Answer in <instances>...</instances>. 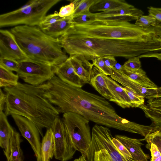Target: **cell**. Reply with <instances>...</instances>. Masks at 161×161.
Returning a JSON list of instances; mask_svg holds the SVG:
<instances>
[{
    "mask_svg": "<svg viewBox=\"0 0 161 161\" xmlns=\"http://www.w3.org/2000/svg\"><path fill=\"white\" fill-rule=\"evenodd\" d=\"M44 96L59 113H77L89 121L130 132L133 122L123 118L105 98L67 84L56 75L42 84Z\"/></svg>",
    "mask_w": 161,
    "mask_h": 161,
    "instance_id": "obj_1",
    "label": "cell"
},
{
    "mask_svg": "<svg viewBox=\"0 0 161 161\" xmlns=\"http://www.w3.org/2000/svg\"><path fill=\"white\" fill-rule=\"evenodd\" d=\"M65 52L89 61L99 57L113 56L126 59L158 52L156 41L133 42L106 39L72 34L66 32L58 38Z\"/></svg>",
    "mask_w": 161,
    "mask_h": 161,
    "instance_id": "obj_2",
    "label": "cell"
},
{
    "mask_svg": "<svg viewBox=\"0 0 161 161\" xmlns=\"http://www.w3.org/2000/svg\"><path fill=\"white\" fill-rule=\"evenodd\" d=\"M3 90L6 115L26 118L35 125L42 137L43 129L51 128L54 119L59 117L57 108L44 96L42 84L33 86L19 82L14 86L4 87Z\"/></svg>",
    "mask_w": 161,
    "mask_h": 161,
    "instance_id": "obj_3",
    "label": "cell"
},
{
    "mask_svg": "<svg viewBox=\"0 0 161 161\" xmlns=\"http://www.w3.org/2000/svg\"><path fill=\"white\" fill-rule=\"evenodd\" d=\"M67 31L86 36L133 42L161 40V24L144 28L128 21L96 20L86 25L73 24Z\"/></svg>",
    "mask_w": 161,
    "mask_h": 161,
    "instance_id": "obj_4",
    "label": "cell"
},
{
    "mask_svg": "<svg viewBox=\"0 0 161 161\" xmlns=\"http://www.w3.org/2000/svg\"><path fill=\"white\" fill-rule=\"evenodd\" d=\"M10 31L22 51L32 60L53 66L69 57L63 51L58 38L47 35L39 26L20 25Z\"/></svg>",
    "mask_w": 161,
    "mask_h": 161,
    "instance_id": "obj_5",
    "label": "cell"
},
{
    "mask_svg": "<svg viewBox=\"0 0 161 161\" xmlns=\"http://www.w3.org/2000/svg\"><path fill=\"white\" fill-rule=\"evenodd\" d=\"M61 0H31L14 10L0 15V27L39 26L48 11Z\"/></svg>",
    "mask_w": 161,
    "mask_h": 161,
    "instance_id": "obj_6",
    "label": "cell"
},
{
    "mask_svg": "<svg viewBox=\"0 0 161 161\" xmlns=\"http://www.w3.org/2000/svg\"><path fill=\"white\" fill-rule=\"evenodd\" d=\"M62 120L74 148L83 154L89 148L92 138L89 121L76 113L63 114Z\"/></svg>",
    "mask_w": 161,
    "mask_h": 161,
    "instance_id": "obj_7",
    "label": "cell"
},
{
    "mask_svg": "<svg viewBox=\"0 0 161 161\" xmlns=\"http://www.w3.org/2000/svg\"><path fill=\"white\" fill-rule=\"evenodd\" d=\"M19 62V68L17 74L25 83L38 86L55 75L53 66L48 64L30 58Z\"/></svg>",
    "mask_w": 161,
    "mask_h": 161,
    "instance_id": "obj_8",
    "label": "cell"
},
{
    "mask_svg": "<svg viewBox=\"0 0 161 161\" xmlns=\"http://www.w3.org/2000/svg\"><path fill=\"white\" fill-rule=\"evenodd\" d=\"M113 136L107 127L96 124L92 129V140L90 147L86 152L105 150L112 161H136L122 155L114 145Z\"/></svg>",
    "mask_w": 161,
    "mask_h": 161,
    "instance_id": "obj_9",
    "label": "cell"
},
{
    "mask_svg": "<svg viewBox=\"0 0 161 161\" xmlns=\"http://www.w3.org/2000/svg\"><path fill=\"white\" fill-rule=\"evenodd\" d=\"M51 128L54 140L55 158L60 161L71 159L76 150L72 145L62 119L59 117L56 118Z\"/></svg>",
    "mask_w": 161,
    "mask_h": 161,
    "instance_id": "obj_10",
    "label": "cell"
},
{
    "mask_svg": "<svg viewBox=\"0 0 161 161\" xmlns=\"http://www.w3.org/2000/svg\"><path fill=\"white\" fill-rule=\"evenodd\" d=\"M11 116L22 136L29 142L33 150L37 161H42L39 132L35 125L26 118L17 114Z\"/></svg>",
    "mask_w": 161,
    "mask_h": 161,
    "instance_id": "obj_11",
    "label": "cell"
},
{
    "mask_svg": "<svg viewBox=\"0 0 161 161\" xmlns=\"http://www.w3.org/2000/svg\"><path fill=\"white\" fill-rule=\"evenodd\" d=\"M0 58L20 62L29 58L21 50L10 31L0 30Z\"/></svg>",
    "mask_w": 161,
    "mask_h": 161,
    "instance_id": "obj_12",
    "label": "cell"
},
{
    "mask_svg": "<svg viewBox=\"0 0 161 161\" xmlns=\"http://www.w3.org/2000/svg\"><path fill=\"white\" fill-rule=\"evenodd\" d=\"M113 74L110 77L121 84L128 87L138 94L147 99V103L161 98V87L152 88L144 87L133 81L120 72L115 67L112 69Z\"/></svg>",
    "mask_w": 161,
    "mask_h": 161,
    "instance_id": "obj_13",
    "label": "cell"
},
{
    "mask_svg": "<svg viewBox=\"0 0 161 161\" xmlns=\"http://www.w3.org/2000/svg\"><path fill=\"white\" fill-rule=\"evenodd\" d=\"M143 14L144 12L142 10L129 3L119 8L96 13V20L128 22L136 20Z\"/></svg>",
    "mask_w": 161,
    "mask_h": 161,
    "instance_id": "obj_14",
    "label": "cell"
},
{
    "mask_svg": "<svg viewBox=\"0 0 161 161\" xmlns=\"http://www.w3.org/2000/svg\"><path fill=\"white\" fill-rule=\"evenodd\" d=\"M53 69L55 75L65 83L79 88L84 84L75 72L69 57L63 63L53 66Z\"/></svg>",
    "mask_w": 161,
    "mask_h": 161,
    "instance_id": "obj_15",
    "label": "cell"
},
{
    "mask_svg": "<svg viewBox=\"0 0 161 161\" xmlns=\"http://www.w3.org/2000/svg\"><path fill=\"white\" fill-rule=\"evenodd\" d=\"M115 138L124 145L136 161H148L150 158L149 155L145 153L141 148L144 145L142 142L145 140V138L136 139L118 135H116Z\"/></svg>",
    "mask_w": 161,
    "mask_h": 161,
    "instance_id": "obj_16",
    "label": "cell"
},
{
    "mask_svg": "<svg viewBox=\"0 0 161 161\" xmlns=\"http://www.w3.org/2000/svg\"><path fill=\"white\" fill-rule=\"evenodd\" d=\"M103 75L108 88L114 98V103L124 108H133L131 101L123 87L111 77L104 74Z\"/></svg>",
    "mask_w": 161,
    "mask_h": 161,
    "instance_id": "obj_17",
    "label": "cell"
},
{
    "mask_svg": "<svg viewBox=\"0 0 161 161\" xmlns=\"http://www.w3.org/2000/svg\"><path fill=\"white\" fill-rule=\"evenodd\" d=\"M7 116L4 111L0 112V146L6 158L11 152V140L14 130Z\"/></svg>",
    "mask_w": 161,
    "mask_h": 161,
    "instance_id": "obj_18",
    "label": "cell"
},
{
    "mask_svg": "<svg viewBox=\"0 0 161 161\" xmlns=\"http://www.w3.org/2000/svg\"><path fill=\"white\" fill-rule=\"evenodd\" d=\"M75 72L84 84L90 83L93 66L89 61L75 56L69 57Z\"/></svg>",
    "mask_w": 161,
    "mask_h": 161,
    "instance_id": "obj_19",
    "label": "cell"
},
{
    "mask_svg": "<svg viewBox=\"0 0 161 161\" xmlns=\"http://www.w3.org/2000/svg\"><path fill=\"white\" fill-rule=\"evenodd\" d=\"M90 84L103 97L115 102L114 98L108 88L103 74L95 67H93Z\"/></svg>",
    "mask_w": 161,
    "mask_h": 161,
    "instance_id": "obj_20",
    "label": "cell"
},
{
    "mask_svg": "<svg viewBox=\"0 0 161 161\" xmlns=\"http://www.w3.org/2000/svg\"><path fill=\"white\" fill-rule=\"evenodd\" d=\"M73 24L72 15L63 18L46 28L41 29L45 33L55 38H58L65 33Z\"/></svg>",
    "mask_w": 161,
    "mask_h": 161,
    "instance_id": "obj_21",
    "label": "cell"
},
{
    "mask_svg": "<svg viewBox=\"0 0 161 161\" xmlns=\"http://www.w3.org/2000/svg\"><path fill=\"white\" fill-rule=\"evenodd\" d=\"M42 161H50L54 155L55 143L51 128L47 129L42 137L41 149Z\"/></svg>",
    "mask_w": 161,
    "mask_h": 161,
    "instance_id": "obj_22",
    "label": "cell"
},
{
    "mask_svg": "<svg viewBox=\"0 0 161 161\" xmlns=\"http://www.w3.org/2000/svg\"><path fill=\"white\" fill-rule=\"evenodd\" d=\"M117 69L131 80L144 87L152 88L158 87L148 77L146 72L141 68L136 72H132L126 69L122 65Z\"/></svg>",
    "mask_w": 161,
    "mask_h": 161,
    "instance_id": "obj_23",
    "label": "cell"
},
{
    "mask_svg": "<svg viewBox=\"0 0 161 161\" xmlns=\"http://www.w3.org/2000/svg\"><path fill=\"white\" fill-rule=\"evenodd\" d=\"M128 3L123 0H97L90 9L91 12H104L125 6Z\"/></svg>",
    "mask_w": 161,
    "mask_h": 161,
    "instance_id": "obj_24",
    "label": "cell"
},
{
    "mask_svg": "<svg viewBox=\"0 0 161 161\" xmlns=\"http://www.w3.org/2000/svg\"><path fill=\"white\" fill-rule=\"evenodd\" d=\"M22 141L19 133L14 130L11 140V152L7 161H23L24 157L20 145Z\"/></svg>",
    "mask_w": 161,
    "mask_h": 161,
    "instance_id": "obj_25",
    "label": "cell"
},
{
    "mask_svg": "<svg viewBox=\"0 0 161 161\" xmlns=\"http://www.w3.org/2000/svg\"><path fill=\"white\" fill-rule=\"evenodd\" d=\"M18 75L0 65V86L1 87H11L17 85Z\"/></svg>",
    "mask_w": 161,
    "mask_h": 161,
    "instance_id": "obj_26",
    "label": "cell"
},
{
    "mask_svg": "<svg viewBox=\"0 0 161 161\" xmlns=\"http://www.w3.org/2000/svg\"><path fill=\"white\" fill-rule=\"evenodd\" d=\"M139 108L144 112L145 116L150 119L153 122L152 125L161 129V112L151 108L144 104L140 106Z\"/></svg>",
    "mask_w": 161,
    "mask_h": 161,
    "instance_id": "obj_27",
    "label": "cell"
},
{
    "mask_svg": "<svg viewBox=\"0 0 161 161\" xmlns=\"http://www.w3.org/2000/svg\"><path fill=\"white\" fill-rule=\"evenodd\" d=\"M97 0H75L71 1L75 5V11L72 15L73 18L85 12L90 11L91 6Z\"/></svg>",
    "mask_w": 161,
    "mask_h": 161,
    "instance_id": "obj_28",
    "label": "cell"
},
{
    "mask_svg": "<svg viewBox=\"0 0 161 161\" xmlns=\"http://www.w3.org/2000/svg\"><path fill=\"white\" fill-rule=\"evenodd\" d=\"M85 161H112L104 150L86 152L82 155Z\"/></svg>",
    "mask_w": 161,
    "mask_h": 161,
    "instance_id": "obj_29",
    "label": "cell"
},
{
    "mask_svg": "<svg viewBox=\"0 0 161 161\" xmlns=\"http://www.w3.org/2000/svg\"><path fill=\"white\" fill-rule=\"evenodd\" d=\"M96 20V13L90 11L85 12L73 18V24L84 25L91 24Z\"/></svg>",
    "mask_w": 161,
    "mask_h": 161,
    "instance_id": "obj_30",
    "label": "cell"
},
{
    "mask_svg": "<svg viewBox=\"0 0 161 161\" xmlns=\"http://www.w3.org/2000/svg\"><path fill=\"white\" fill-rule=\"evenodd\" d=\"M123 87L130 98L133 108H138L140 106L144 104L145 98L143 97L138 94L128 87Z\"/></svg>",
    "mask_w": 161,
    "mask_h": 161,
    "instance_id": "obj_31",
    "label": "cell"
},
{
    "mask_svg": "<svg viewBox=\"0 0 161 161\" xmlns=\"http://www.w3.org/2000/svg\"><path fill=\"white\" fill-rule=\"evenodd\" d=\"M159 24L153 16L149 14L140 16L137 19L135 23L137 25L144 28H148Z\"/></svg>",
    "mask_w": 161,
    "mask_h": 161,
    "instance_id": "obj_32",
    "label": "cell"
},
{
    "mask_svg": "<svg viewBox=\"0 0 161 161\" xmlns=\"http://www.w3.org/2000/svg\"><path fill=\"white\" fill-rule=\"evenodd\" d=\"M92 61L93 65L104 74L110 76L112 75V69L107 66L102 57H97L93 60Z\"/></svg>",
    "mask_w": 161,
    "mask_h": 161,
    "instance_id": "obj_33",
    "label": "cell"
},
{
    "mask_svg": "<svg viewBox=\"0 0 161 161\" xmlns=\"http://www.w3.org/2000/svg\"><path fill=\"white\" fill-rule=\"evenodd\" d=\"M140 58L138 56L129 58L122 66L129 71L136 72L141 69V64Z\"/></svg>",
    "mask_w": 161,
    "mask_h": 161,
    "instance_id": "obj_34",
    "label": "cell"
},
{
    "mask_svg": "<svg viewBox=\"0 0 161 161\" xmlns=\"http://www.w3.org/2000/svg\"><path fill=\"white\" fill-rule=\"evenodd\" d=\"M145 139L147 143L146 147L151 143L154 144L161 153V129L150 134Z\"/></svg>",
    "mask_w": 161,
    "mask_h": 161,
    "instance_id": "obj_35",
    "label": "cell"
},
{
    "mask_svg": "<svg viewBox=\"0 0 161 161\" xmlns=\"http://www.w3.org/2000/svg\"><path fill=\"white\" fill-rule=\"evenodd\" d=\"M0 65L11 71L16 72L19 68V63L18 61L6 58H0Z\"/></svg>",
    "mask_w": 161,
    "mask_h": 161,
    "instance_id": "obj_36",
    "label": "cell"
},
{
    "mask_svg": "<svg viewBox=\"0 0 161 161\" xmlns=\"http://www.w3.org/2000/svg\"><path fill=\"white\" fill-rule=\"evenodd\" d=\"M62 18L59 16L58 12L55 11L53 14L46 15L39 26L41 29L46 28L51 25Z\"/></svg>",
    "mask_w": 161,
    "mask_h": 161,
    "instance_id": "obj_37",
    "label": "cell"
},
{
    "mask_svg": "<svg viewBox=\"0 0 161 161\" xmlns=\"http://www.w3.org/2000/svg\"><path fill=\"white\" fill-rule=\"evenodd\" d=\"M75 11L74 3L71 2L69 4L63 6L59 9L58 15L61 18L66 17L72 15Z\"/></svg>",
    "mask_w": 161,
    "mask_h": 161,
    "instance_id": "obj_38",
    "label": "cell"
},
{
    "mask_svg": "<svg viewBox=\"0 0 161 161\" xmlns=\"http://www.w3.org/2000/svg\"><path fill=\"white\" fill-rule=\"evenodd\" d=\"M112 142L117 150L123 156L129 158H132L130 153L124 145L118 139L113 137Z\"/></svg>",
    "mask_w": 161,
    "mask_h": 161,
    "instance_id": "obj_39",
    "label": "cell"
},
{
    "mask_svg": "<svg viewBox=\"0 0 161 161\" xmlns=\"http://www.w3.org/2000/svg\"><path fill=\"white\" fill-rule=\"evenodd\" d=\"M146 147L150 151L151 161H161V153L155 144L151 143Z\"/></svg>",
    "mask_w": 161,
    "mask_h": 161,
    "instance_id": "obj_40",
    "label": "cell"
},
{
    "mask_svg": "<svg viewBox=\"0 0 161 161\" xmlns=\"http://www.w3.org/2000/svg\"><path fill=\"white\" fill-rule=\"evenodd\" d=\"M149 14L153 16L158 23L161 24V8H157L152 6L147 8Z\"/></svg>",
    "mask_w": 161,
    "mask_h": 161,
    "instance_id": "obj_41",
    "label": "cell"
},
{
    "mask_svg": "<svg viewBox=\"0 0 161 161\" xmlns=\"http://www.w3.org/2000/svg\"><path fill=\"white\" fill-rule=\"evenodd\" d=\"M147 103L146 104L147 106L161 112V98L155 99Z\"/></svg>",
    "mask_w": 161,
    "mask_h": 161,
    "instance_id": "obj_42",
    "label": "cell"
},
{
    "mask_svg": "<svg viewBox=\"0 0 161 161\" xmlns=\"http://www.w3.org/2000/svg\"><path fill=\"white\" fill-rule=\"evenodd\" d=\"M102 58L107 66L111 69L114 67L117 63V62L114 57L105 56Z\"/></svg>",
    "mask_w": 161,
    "mask_h": 161,
    "instance_id": "obj_43",
    "label": "cell"
},
{
    "mask_svg": "<svg viewBox=\"0 0 161 161\" xmlns=\"http://www.w3.org/2000/svg\"><path fill=\"white\" fill-rule=\"evenodd\" d=\"M140 58H154L161 61V52L151 53L144 54L139 56Z\"/></svg>",
    "mask_w": 161,
    "mask_h": 161,
    "instance_id": "obj_44",
    "label": "cell"
},
{
    "mask_svg": "<svg viewBox=\"0 0 161 161\" xmlns=\"http://www.w3.org/2000/svg\"><path fill=\"white\" fill-rule=\"evenodd\" d=\"M0 112L3 111L5 104V95L1 89L0 91Z\"/></svg>",
    "mask_w": 161,
    "mask_h": 161,
    "instance_id": "obj_45",
    "label": "cell"
},
{
    "mask_svg": "<svg viewBox=\"0 0 161 161\" xmlns=\"http://www.w3.org/2000/svg\"><path fill=\"white\" fill-rule=\"evenodd\" d=\"M73 161H85L82 156H80L79 158L75 159Z\"/></svg>",
    "mask_w": 161,
    "mask_h": 161,
    "instance_id": "obj_46",
    "label": "cell"
}]
</instances>
